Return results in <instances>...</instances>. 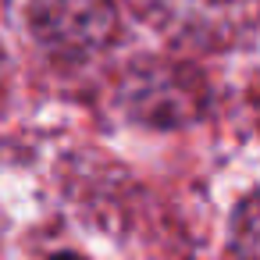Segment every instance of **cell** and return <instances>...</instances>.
<instances>
[{
	"label": "cell",
	"instance_id": "1",
	"mask_svg": "<svg viewBox=\"0 0 260 260\" xmlns=\"http://www.w3.org/2000/svg\"><path fill=\"white\" fill-rule=\"evenodd\" d=\"M36 40L57 57H93L118 32L114 0H32L29 11Z\"/></svg>",
	"mask_w": 260,
	"mask_h": 260
},
{
	"label": "cell",
	"instance_id": "2",
	"mask_svg": "<svg viewBox=\"0 0 260 260\" xmlns=\"http://www.w3.org/2000/svg\"><path fill=\"white\" fill-rule=\"evenodd\" d=\"M121 100L132 118L153 128L189 125L203 111V86L192 72L175 64H143L121 86Z\"/></svg>",
	"mask_w": 260,
	"mask_h": 260
},
{
	"label": "cell",
	"instance_id": "3",
	"mask_svg": "<svg viewBox=\"0 0 260 260\" xmlns=\"http://www.w3.org/2000/svg\"><path fill=\"white\" fill-rule=\"evenodd\" d=\"M235 249L249 260H260V192L242 203L235 221Z\"/></svg>",
	"mask_w": 260,
	"mask_h": 260
}]
</instances>
